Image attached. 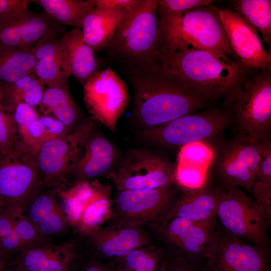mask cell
Returning a JSON list of instances; mask_svg holds the SVG:
<instances>
[{"label": "cell", "mask_w": 271, "mask_h": 271, "mask_svg": "<svg viewBox=\"0 0 271 271\" xmlns=\"http://www.w3.org/2000/svg\"><path fill=\"white\" fill-rule=\"evenodd\" d=\"M155 63L205 100L225 97L245 79L239 62L222 52L190 44L175 49L158 48Z\"/></svg>", "instance_id": "cell-1"}, {"label": "cell", "mask_w": 271, "mask_h": 271, "mask_svg": "<svg viewBox=\"0 0 271 271\" xmlns=\"http://www.w3.org/2000/svg\"><path fill=\"white\" fill-rule=\"evenodd\" d=\"M133 92V115L145 129L196 112L206 100L163 72L156 64L125 67Z\"/></svg>", "instance_id": "cell-2"}, {"label": "cell", "mask_w": 271, "mask_h": 271, "mask_svg": "<svg viewBox=\"0 0 271 271\" xmlns=\"http://www.w3.org/2000/svg\"><path fill=\"white\" fill-rule=\"evenodd\" d=\"M158 20L157 49L190 44L236 57L219 15L212 5L177 14L158 13Z\"/></svg>", "instance_id": "cell-3"}, {"label": "cell", "mask_w": 271, "mask_h": 271, "mask_svg": "<svg viewBox=\"0 0 271 271\" xmlns=\"http://www.w3.org/2000/svg\"><path fill=\"white\" fill-rule=\"evenodd\" d=\"M158 33L157 0H141L126 13L105 48L125 67L152 64L157 53Z\"/></svg>", "instance_id": "cell-4"}, {"label": "cell", "mask_w": 271, "mask_h": 271, "mask_svg": "<svg viewBox=\"0 0 271 271\" xmlns=\"http://www.w3.org/2000/svg\"><path fill=\"white\" fill-rule=\"evenodd\" d=\"M270 66L245 80L225 97L239 133L260 142L271 132Z\"/></svg>", "instance_id": "cell-5"}, {"label": "cell", "mask_w": 271, "mask_h": 271, "mask_svg": "<svg viewBox=\"0 0 271 271\" xmlns=\"http://www.w3.org/2000/svg\"><path fill=\"white\" fill-rule=\"evenodd\" d=\"M232 121L228 112L212 108L184 115L156 127L144 129L141 136L145 141L159 146L181 148L217 137L229 127Z\"/></svg>", "instance_id": "cell-6"}, {"label": "cell", "mask_w": 271, "mask_h": 271, "mask_svg": "<svg viewBox=\"0 0 271 271\" xmlns=\"http://www.w3.org/2000/svg\"><path fill=\"white\" fill-rule=\"evenodd\" d=\"M218 223L236 237L269 249L271 224L262 208L239 188L227 189L218 207Z\"/></svg>", "instance_id": "cell-7"}, {"label": "cell", "mask_w": 271, "mask_h": 271, "mask_svg": "<svg viewBox=\"0 0 271 271\" xmlns=\"http://www.w3.org/2000/svg\"><path fill=\"white\" fill-rule=\"evenodd\" d=\"M44 184L32 152L19 141L0 155V202L23 211Z\"/></svg>", "instance_id": "cell-8"}, {"label": "cell", "mask_w": 271, "mask_h": 271, "mask_svg": "<svg viewBox=\"0 0 271 271\" xmlns=\"http://www.w3.org/2000/svg\"><path fill=\"white\" fill-rule=\"evenodd\" d=\"M95 126L94 120H86L72 132L50 140L35 151L34 158L46 186L58 189L72 174L81 148Z\"/></svg>", "instance_id": "cell-9"}, {"label": "cell", "mask_w": 271, "mask_h": 271, "mask_svg": "<svg viewBox=\"0 0 271 271\" xmlns=\"http://www.w3.org/2000/svg\"><path fill=\"white\" fill-rule=\"evenodd\" d=\"M175 165L149 150L128 151L118 168L109 174L117 191L165 188L175 183Z\"/></svg>", "instance_id": "cell-10"}, {"label": "cell", "mask_w": 271, "mask_h": 271, "mask_svg": "<svg viewBox=\"0 0 271 271\" xmlns=\"http://www.w3.org/2000/svg\"><path fill=\"white\" fill-rule=\"evenodd\" d=\"M269 249L236 237L217 222L206 259V271H271Z\"/></svg>", "instance_id": "cell-11"}, {"label": "cell", "mask_w": 271, "mask_h": 271, "mask_svg": "<svg viewBox=\"0 0 271 271\" xmlns=\"http://www.w3.org/2000/svg\"><path fill=\"white\" fill-rule=\"evenodd\" d=\"M83 100L95 120L115 133L129 96L125 83L108 67L97 71L83 85Z\"/></svg>", "instance_id": "cell-12"}, {"label": "cell", "mask_w": 271, "mask_h": 271, "mask_svg": "<svg viewBox=\"0 0 271 271\" xmlns=\"http://www.w3.org/2000/svg\"><path fill=\"white\" fill-rule=\"evenodd\" d=\"M259 161L258 142L238 133L222 149L216 164V174L225 190L242 187L250 191Z\"/></svg>", "instance_id": "cell-13"}, {"label": "cell", "mask_w": 271, "mask_h": 271, "mask_svg": "<svg viewBox=\"0 0 271 271\" xmlns=\"http://www.w3.org/2000/svg\"><path fill=\"white\" fill-rule=\"evenodd\" d=\"M213 8L242 67L262 70L270 66V53L264 49L256 29L234 10Z\"/></svg>", "instance_id": "cell-14"}, {"label": "cell", "mask_w": 271, "mask_h": 271, "mask_svg": "<svg viewBox=\"0 0 271 271\" xmlns=\"http://www.w3.org/2000/svg\"><path fill=\"white\" fill-rule=\"evenodd\" d=\"M217 222L216 218L204 221L175 218L159 230L164 240L173 248L170 255L188 260H204Z\"/></svg>", "instance_id": "cell-15"}, {"label": "cell", "mask_w": 271, "mask_h": 271, "mask_svg": "<svg viewBox=\"0 0 271 271\" xmlns=\"http://www.w3.org/2000/svg\"><path fill=\"white\" fill-rule=\"evenodd\" d=\"M174 199L172 187L118 191L116 208L124 222L140 225L159 221Z\"/></svg>", "instance_id": "cell-16"}, {"label": "cell", "mask_w": 271, "mask_h": 271, "mask_svg": "<svg viewBox=\"0 0 271 271\" xmlns=\"http://www.w3.org/2000/svg\"><path fill=\"white\" fill-rule=\"evenodd\" d=\"M225 192L220 186L211 184L208 179L199 188L184 191L173 200L158 221L159 229L175 218L195 221L216 218L218 206Z\"/></svg>", "instance_id": "cell-17"}, {"label": "cell", "mask_w": 271, "mask_h": 271, "mask_svg": "<svg viewBox=\"0 0 271 271\" xmlns=\"http://www.w3.org/2000/svg\"><path fill=\"white\" fill-rule=\"evenodd\" d=\"M62 25L44 11L32 12L19 19L0 24V43L19 48L32 47L46 36H62L65 32Z\"/></svg>", "instance_id": "cell-18"}, {"label": "cell", "mask_w": 271, "mask_h": 271, "mask_svg": "<svg viewBox=\"0 0 271 271\" xmlns=\"http://www.w3.org/2000/svg\"><path fill=\"white\" fill-rule=\"evenodd\" d=\"M17 254L15 267L20 271H71L77 256L71 241L57 245L44 242Z\"/></svg>", "instance_id": "cell-19"}, {"label": "cell", "mask_w": 271, "mask_h": 271, "mask_svg": "<svg viewBox=\"0 0 271 271\" xmlns=\"http://www.w3.org/2000/svg\"><path fill=\"white\" fill-rule=\"evenodd\" d=\"M87 236L99 255L118 259L148 243V238L139 225L125 222L106 228L99 227Z\"/></svg>", "instance_id": "cell-20"}, {"label": "cell", "mask_w": 271, "mask_h": 271, "mask_svg": "<svg viewBox=\"0 0 271 271\" xmlns=\"http://www.w3.org/2000/svg\"><path fill=\"white\" fill-rule=\"evenodd\" d=\"M34 73L46 87L67 81L71 75L68 53L61 37L46 36L34 46Z\"/></svg>", "instance_id": "cell-21"}, {"label": "cell", "mask_w": 271, "mask_h": 271, "mask_svg": "<svg viewBox=\"0 0 271 271\" xmlns=\"http://www.w3.org/2000/svg\"><path fill=\"white\" fill-rule=\"evenodd\" d=\"M116 156L112 144L104 136L94 131L84 142L72 174L77 181H89L105 174Z\"/></svg>", "instance_id": "cell-22"}, {"label": "cell", "mask_w": 271, "mask_h": 271, "mask_svg": "<svg viewBox=\"0 0 271 271\" xmlns=\"http://www.w3.org/2000/svg\"><path fill=\"white\" fill-rule=\"evenodd\" d=\"M22 213L48 240L62 233L69 225L61 206L50 193L39 192Z\"/></svg>", "instance_id": "cell-23"}, {"label": "cell", "mask_w": 271, "mask_h": 271, "mask_svg": "<svg viewBox=\"0 0 271 271\" xmlns=\"http://www.w3.org/2000/svg\"><path fill=\"white\" fill-rule=\"evenodd\" d=\"M126 14L121 11L94 8L85 16L81 30L86 43L94 51L105 48Z\"/></svg>", "instance_id": "cell-24"}, {"label": "cell", "mask_w": 271, "mask_h": 271, "mask_svg": "<svg viewBox=\"0 0 271 271\" xmlns=\"http://www.w3.org/2000/svg\"><path fill=\"white\" fill-rule=\"evenodd\" d=\"M61 39L68 53L70 75L84 85L98 71L94 51L86 43L78 29L65 32Z\"/></svg>", "instance_id": "cell-25"}, {"label": "cell", "mask_w": 271, "mask_h": 271, "mask_svg": "<svg viewBox=\"0 0 271 271\" xmlns=\"http://www.w3.org/2000/svg\"><path fill=\"white\" fill-rule=\"evenodd\" d=\"M39 106L43 115L57 119L69 130L80 116L79 109L69 93L67 81L47 86Z\"/></svg>", "instance_id": "cell-26"}, {"label": "cell", "mask_w": 271, "mask_h": 271, "mask_svg": "<svg viewBox=\"0 0 271 271\" xmlns=\"http://www.w3.org/2000/svg\"><path fill=\"white\" fill-rule=\"evenodd\" d=\"M34 47L19 48L0 43V86H9L34 72Z\"/></svg>", "instance_id": "cell-27"}, {"label": "cell", "mask_w": 271, "mask_h": 271, "mask_svg": "<svg viewBox=\"0 0 271 271\" xmlns=\"http://www.w3.org/2000/svg\"><path fill=\"white\" fill-rule=\"evenodd\" d=\"M51 18L62 25L81 30L86 15L94 8L93 0H36Z\"/></svg>", "instance_id": "cell-28"}, {"label": "cell", "mask_w": 271, "mask_h": 271, "mask_svg": "<svg viewBox=\"0 0 271 271\" xmlns=\"http://www.w3.org/2000/svg\"><path fill=\"white\" fill-rule=\"evenodd\" d=\"M111 206L109 188L96 182L93 194L86 204L76 226L79 232L87 236L99 228L110 216Z\"/></svg>", "instance_id": "cell-29"}, {"label": "cell", "mask_w": 271, "mask_h": 271, "mask_svg": "<svg viewBox=\"0 0 271 271\" xmlns=\"http://www.w3.org/2000/svg\"><path fill=\"white\" fill-rule=\"evenodd\" d=\"M46 87L34 72L30 73L4 87V97L2 102L13 110L20 102L35 107L41 103Z\"/></svg>", "instance_id": "cell-30"}, {"label": "cell", "mask_w": 271, "mask_h": 271, "mask_svg": "<svg viewBox=\"0 0 271 271\" xmlns=\"http://www.w3.org/2000/svg\"><path fill=\"white\" fill-rule=\"evenodd\" d=\"M234 11L261 34L267 47L271 45V1L270 0H235Z\"/></svg>", "instance_id": "cell-31"}, {"label": "cell", "mask_w": 271, "mask_h": 271, "mask_svg": "<svg viewBox=\"0 0 271 271\" xmlns=\"http://www.w3.org/2000/svg\"><path fill=\"white\" fill-rule=\"evenodd\" d=\"M21 213L13 230L2 241L0 249L10 255L17 254L42 243L49 242Z\"/></svg>", "instance_id": "cell-32"}, {"label": "cell", "mask_w": 271, "mask_h": 271, "mask_svg": "<svg viewBox=\"0 0 271 271\" xmlns=\"http://www.w3.org/2000/svg\"><path fill=\"white\" fill-rule=\"evenodd\" d=\"M95 187V182L79 181L69 189L60 192L61 207L69 224L77 226L86 204L93 194Z\"/></svg>", "instance_id": "cell-33"}, {"label": "cell", "mask_w": 271, "mask_h": 271, "mask_svg": "<svg viewBox=\"0 0 271 271\" xmlns=\"http://www.w3.org/2000/svg\"><path fill=\"white\" fill-rule=\"evenodd\" d=\"M68 133L69 129L57 119L39 116L30 127L27 147L34 153L44 143Z\"/></svg>", "instance_id": "cell-34"}, {"label": "cell", "mask_w": 271, "mask_h": 271, "mask_svg": "<svg viewBox=\"0 0 271 271\" xmlns=\"http://www.w3.org/2000/svg\"><path fill=\"white\" fill-rule=\"evenodd\" d=\"M205 143L197 142L180 148L177 163L207 168L213 160V152Z\"/></svg>", "instance_id": "cell-35"}, {"label": "cell", "mask_w": 271, "mask_h": 271, "mask_svg": "<svg viewBox=\"0 0 271 271\" xmlns=\"http://www.w3.org/2000/svg\"><path fill=\"white\" fill-rule=\"evenodd\" d=\"M13 110L0 103V155L11 152L19 140Z\"/></svg>", "instance_id": "cell-36"}, {"label": "cell", "mask_w": 271, "mask_h": 271, "mask_svg": "<svg viewBox=\"0 0 271 271\" xmlns=\"http://www.w3.org/2000/svg\"><path fill=\"white\" fill-rule=\"evenodd\" d=\"M206 172V168L177 163L175 183L184 191L199 188L208 179Z\"/></svg>", "instance_id": "cell-37"}, {"label": "cell", "mask_w": 271, "mask_h": 271, "mask_svg": "<svg viewBox=\"0 0 271 271\" xmlns=\"http://www.w3.org/2000/svg\"><path fill=\"white\" fill-rule=\"evenodd\" d=\"M13 113L18 134L20 138L19 141L27 147L30 127L40 115L34 107L25 102L17 104L13 109Z\"/></svg>", "instance_id": "cell-38"}, {"label": "cell", "mask_w": 271, "mask_h": 271, "mask_svg": "<svg viewBox=\"0 0 271 271\" xmlns=\"http://www.w3.org/2000/svg\"><path fill=\"white\" fill-rule=\"evenodd\" d=\"M158 271H206V259L188 260L164 252Z\"/></svg>", "instance_id": "cell-39"}, {"label": "cell", "mask_w": 271, "mask_h": 271, "mask_svg": "<svg viewBox=\"0 0 271 271\" xmlns=\"http://www.w3.org/2000/svg\"><path fill=\"white\" fill-rule=\"evenodd\" d=\"M30 0H0V24L23 18L32 12Z\"/></svg>", "instance_id": "cell-40"}, {"label": "cell", "mask_w": 271, "mask_h": 271, "mask_svg": "<svg viewBox=\"0 0 271 271\" xmlns=\"http://www.w3.org/2000/svg\"><path fill=\"white\" fill-rule=\"evenodd\" d=\"M212 0H157V13L177 14L211 5Z\"/></svg>", "instance_id": "cell-41"}, {"label": "cell", "mask_w": 271, "mask_h": 271, "mask_svg": "<svg viewBox=\"0 0 271 271\" xmlns=\"http://www.w3.org/2000/svg\"><path fill=\"white\" fill-rule=\"evenodd\" d=\"M259 161L255 181L271 183V142L270 138L258 142Z\"/></svg>", "instance_id": "cell-42"}, {"label": "cell", "mask_w": 271, "mask_h": 271, "mask_svg": "<svg viewBox=\"0 0 271 271\" xmlns=\"http://www.w3.org/2000/svg\"><path fill=\"white\" fill-rule=\"evenodd\" d=\"M23 212L20 208L11 205L0 207V243L14 229L20 214Z\"/></svg>", "instance_id": "cell-43"}, {"label": "cell", "mask_w": 271, "mask_h": 271, "mask_svg": "<svg viewBox=\"0 0 271 271\" xmlns=\"http://www.w3.org/2000/svg\"><path fill=\"white\" fill-rule=\"evenodd\" d=\"M254 201L262 208L271 224V183L255 181L250 191Z\"/></svg>", "instance_id": "cell-44"}, {"label": "cell", "mask_w": 271, "mask_h": 271, "mask_svg": "<svg viewBox=\"0 0 271 271\" xmlns=\"http://www.w3.org/2000/svg\"><path fill=\"white\" fill-rule=\"evenodd\" d=\"M95 8L128 12L141 0H93Z\"/></svg>", "instance_id": "cell-45"}, {"label": "cell", "mask_w": 271, "mask_h": 271, "mask_svg": "<svg viewBox=\"0 0 271 271\" xmlns=\"http://www.w3.org/2000/svg\"><path fill=\"white\" fill-rule=\"evenodd\" d=\"M81 271H111V268L101 263L92 261L85 265Z\"/></svg>", "instance_id": "cell-46"}, {"label": "cell", "mask_w": 271, "mask_h": 271, "mask_svg": "<svg viewBox=\"0 0 271 271\" xmlns=\"http://www.w3.org/2000/svg\"><path fill=\"white\" fill-rule=\"evenodd\" d=\"M10 255L0 249V271H9L11 268L9 264Z\"/></svg>", "instance_id": "cell-47"}, {"label": "cell", "mask_w": 271, "mask_h": 271, "mask_svg": "<svg viewBox=\"0 0 271 271\" xmlns=\"http://www.w3.org/2000/svg\"><path fill=\"white\" fill-rule=\"evenodd\" d=\"M111 271H125L118 265H112L110 266Z\"/></svg>", "instance_id": "cell-48"}, {"label": "cell", "mask_w": 271, "mask_h": 271, "mask_svg": "<svg viewBox=\"0 0 271 271\" xmlns=\"http://www.w3.org/2000/svg\"><path fill=\"white\" fill-rule=\"evenodd\" d=\"M4 97V88L3 87L0 86V103L2 102Z\"/></svg>", "instance_id": "cell-49"}, {"label": "cell", "mask_w": 271, "mask_h": 271, "mask_svg": "<svg viewBox=\"0 0 271 271\" xmlns=\"http://www.w3.org/2000/svg\"><path fill=\"white\" fill-rule=\"evenodd\" d=\"M9 271H20V270L14 266L13 268L11 267Z\"/></svg>", "instance_id": "cell-50"}, {"label": "cell", "mask_w": 271, "mask_h": 271, "mask_svg": "<svg viewBox=\"0 0 271 271\" xmlns=\"http://www.w3.org/2000/svg\"><path fill=\"white\" fill-rule=\"evenodd\" d=\"M1 205H2V204H1V203L0 202V207H1Z\"/></svg>", "instance_id": "cell-51"}]
</instances>
